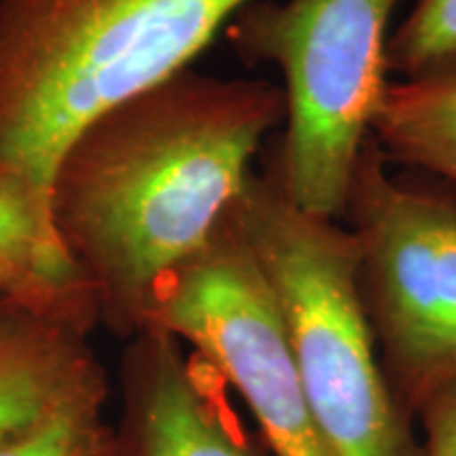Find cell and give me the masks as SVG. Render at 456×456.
I'll return each mask as SVG.
<instances>
[{
	"label": "cell",
	"instance_id": "7",
	"mask_svg": "<svg viewBox=\"0 0 456 456\" xmlns=\"http://www.w3.org/2000/svg\"><path fill=\"white\" fill-rule=\"evenodd\" d=\"M224 383L174 334L146 328L121 357V414L104 456H262Z\"/></svg>",
	"mask_w": 456,
	"mask_h": 456
},
{
	"label": "cell",
	"instance_id": "10",
	"mask_svg": "<svg viewBox=\"0 0 456 456\" xmlns=\"http://www.w3.org/2000/svg\"><path fill=\"white\" fill-rule=\"evenodd\" d=\"M370 138L389 163L425 169L456 186V57L387 83Z\"/></svg>",
	"mask_w": 456,
	"mask_h": 456
},
{
	"label": "cell",
	"instance_id": "4",
	"mask_svg": "<svg viewBox=\"0 0 456 456\" xmlns=\"http://www.w3.org/2000/svg\"><path fill=\"white\" fill-rule=\"evenodd\" d=\"M399 0H256L228 24L232 47L283 77L285 121L269 171L305 212L345 216L353 171L389 83Z\"/></svg>",
	"mask_w": 456,
	"mask_h": 456
},
{
	"label": "cell",
	"instance_id": "9",
	"mask_svg": "<svg viewBox=\"0 0 456 456\" xmlns=\"http://www.w3.org/2000/svg\"><path fill=\"white\" fill-rule=\"evenodd\" d=\"M87 336L0 296V440L100 366Z\"/></svg>",
	"mask_w": 456,
	"mask_h": 456
},
{
	"label": "cell",
	"instance_id": "1",
	"mask_svg": "<svg viewBox=\"0 0 456 456\" xmlns=\"http://www.w3.org/2000/svg\"><path fill=\"white\" fill-rule=\"evenodd\" d=\"M283 121L279 85L186 68L68 142L51 174V224L102 326L127 340L146 328L159 283L214 235Z\"/></svg>",
	"mask_w": 456,
	"mask_h": 456
},
{
	"label": "cell",
	"instance_id": "2",
	"mask_svg": "<svg viewBox=\"0 0 456 456\" xmlns=\"http://www.w3.org/2000/svg\"><path fill=\"white\" fill-rule=\"evenodd\" d=\"M252 3L0 0V195L51 222V174L68 142L191 68Z\"/></svg>",
	"mask_w": 456,
	"mask_h": 456
},
{
	"label": "cell",
	"instance_id": "12",
	"mask_svg": "<svg viewBox=\"0 0 456 456\" xmlns=\"http://www.w3.org/2000/svg\"><path fill=\"white\" fill-rule=\"evenodd\" d=\"M456 57V0H419L389 34L387 72L414 77Z\"/></svg>",
	"mask_w": 456,
	"mask_h": 456
},
{
	"label": "cell",
	"instance_id": "13",
	"mask_svg": "<svg viewBox=\"0 0 456 456\" xmlns=\"http://www.w3.org/2000/svg\"><path fill=\"white\" fill-rule=\"evenodd\" d=\"M416 419L425 429L423 456H456V379L437 391Z\"/></svg>",
	"mask_w": 456,
	"mask_h": 456
},
{
	"label": "cell",
	"instance_id": "8",
	"mask_svg": "<svg viewBox=\"0 0 456 456\" xmlns=\"http://www.w3.org/2000/svg\"><path fill=\"white\" fill-rule=\"evenodd\" d=\"M0 296L89 334L100 309L89 279L37 209L0 195Z\"/></svg>",
	"mask_w": 456,
	"mask_h": 456
},
{
	"label": "cell",
	"instance_id": "11",
	"mask_svg": "<svg viewBox=\"0 0 456 456\" xmlns=\"http://www.w3.org/2000/svg\"><path fill=\"white\" fill-rule=\"evenodd\" d=\"M108 380L95 366L55 402L0 440V456H104L112 427L104 420Z\"/></svg>",
	"mask_w": 456,
	"mask_h": 456
},
{
	"label": "cell",
	"instance_id": "6",
	"mask_svg": "<svg viewBox=\"0 0 456 456\" xmlns=\"http://www.w3.org/2000/svg\"><path fill=\"white\" fill-rule=\"evenodd\" d=\"M146 328L174 334L232 387L273 454L330 456L302 391L275 292L232 208L214 235L159 283Z\"/></svg>",
	"mask_w": 456,
	"mask_h": 456
},
{
	"label": "cell",
	"instance_id": "5",
	"mask_svg": "<svg viewBox=\"0 0 456 456\" xmlns=\"http://www.w3.org/2000/svg\"><path fill=\"white\" fill-rule=\"evenodd\" d=\"M383 372L410 419L456 379V201L393 178L366 142L345 216Z\"/></svg>",
	"mask_w": 456,
	"mask_h": 456
},
{
	"label": "cell",
	"instance_id": "3",
	"mask_svg": "<svg viewBox=\"0 0 456 456\" xmlns=\"http://www.w3.org/2000/svg\"><path fill=\"white\" fill-rule=\"evenodd\" d=\"M232 214L275 292L330 456H423L380 366L353 232L294 205L269 169L252 171Z\"/></svg>",
	"mask_w": 456,
	"mask_h": 456
}]
</instances>
